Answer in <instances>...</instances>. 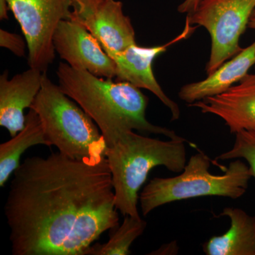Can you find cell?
<instances>
[{
	"mask_svg": "<svg viewBox=\"0 0 255 255\" xmlns=\"http://www.w3.org/2000/svg\"><path fill=\"white\" fill-rule=\"evenodd\" d=\"M4 213L13 255H88L119 226L107 159L92 164L59 152L28 157L13 174Z\"/></svg>",
	"mask_w": 255,
	"mask_h": 255,
	"instance_id": "cell-1",
	"label": "cell"
},
{
	"mask_svg": "<svg viewBox=\"0 0 255 255\" xmlns=\"http://www.w3.org/2000/svg\"><path fill=\"white\" fill-rule=\"evenodd\" d=\"M57 77L62 91L75 101L97 124L107 147L131 130L177 138L174 130L146 119L148 98L127 82H113L60 63Z\"/></svg>",
	"mask_w": 255,
	"mask_h": 255,
	"instance_id": "cell-2",
	"label": "cell"
},
{
	"mask_svg": "<svg viewBox=\"0 0 255 255\" xmlns=\"http://www.w3.org/2000/svg\"><path fill=\"white\" fill-rule=\"evenodd\" d=\"M185 142L182 137L162 140L131 130L107 147L105 157L112 172L116 208L121 214L140 217L139 191L152 169L163 166L175 173L184 170Z\"/></svg>",
	"mask_w": 255,
	"mask_h": 255,
	"instance_id": "cell-3",
	"label": "cell"
},
{
	"mask_svg": "<svg viewBox=\"0 0 255 255\" xmlns=\"http://www.w3.org/2000/svg\"><path fill=\"white\" fill-rule=\"evenodd\" d=\"M30 109L41 119L50 145L70 158L92 164L106 158L105 137L93 119L43 73L41 88Z\"/></svg>",
	"mask_w": 255,
	"mask_h": 255,
	"instance_id": "cell-4",
	"label": "cell"
},
{
	"mask_svg": "<svg viewBox=\"0 0 255 255\" xmlns=\"http://www.w3.org/2000/svg\"><path fill=\"white\" fill-rule=\"evenodd\" d=\"M211 159L199 151L191 156L184 170L173 177H155L139 194L144 216L164 204L203 196L236 199L246 194L252 176L249 166L241 159L233 161L223 174L209 171Z\"/></svg>",
	"mask_w": 255,
	"mask_h": 255,
	"instance_id": "cell-5",
	"label": "cell"
},
{
	"mask_svg": "<svg viewBox=\"0 0 255 255\" xmlns=\"http://www.w3.org/2000/svg\"><path fill=\"white\" fill-rule=\"evenodd\" d=\"M73 0H0V19L11 11L21 26L30 68L46 73L55 58L53 38L58 25L71 18Z\"/></svg>",
	"mask_w": 255,
	"mask_h": 255,
	"instance_id": "cell-6",
	"label": "cell"
},
{
	"mask_svg": "<svg viewBox=\"0 0 255 255\" xmlns=\"http://www.w3.org/2000/svg\"><path fill=\"white\" fill-rule=\"evenodd\" d=\"M255 10V0H201L196 11L187 16L191 25L203 26L211 38L208 75L243 48L240 39Z\"/></svg>",
	"mask_w": 255,
	"mask_h": 255,
	"instance_id": "cell-7",
	"label": "cell"
},
{
	"mask_svg": "<svg viewBox=\"0 0 255 255\" xmlns=\"http://www.w3.org/2000/svg\"><path fill=\"white\" fill-rule=\"evenodd\" d=\"M70 19L87 28L109 55L136 44L135 30L122 1L73 0Z\"/></svg>",
	"mask_w": 255,
	"mask_h": 255,
	"instance_id": "cell-8",
	"label": "cell"
},
{
	"mask_svg": "<svg viewBox=\"0 0 255 255\" xmlns=\"http://www.w3.org/2000/svg\"><path fill=\"white\" fill-rule=\"evenodd\" d=\"M55 52L65 63L77 70L100 78L117 77V65L87 28L72 19L58 25L53 38Z\"/></svg>",
	"mask_w": 255,
	"mask_h": 255,
	"instance_id": "cell-9",
	"label": "cell"
},
{
	"mask_svg": "<svg viewBox=\"0 0 255 255\" xmlns=\"http://www.w3.org/2000/svg\"><path fill=\"white\" fill-rule=\"evenodd\" d=\"M184 31L177 38L163 46L143 47L132 45L121 53L110 55L117 65L118 82H127L140 89H145L154 95L170 110L172 121H177L180 117V109L174 101L165 95L159 85L152 71V63L159 55L164 53L174 43L185 39L195 29L186 21Z\"/></svg>",
	"mask_w": 255,
	"mask_h": 255,
	"instance_id": "cell-10",
	"label": "cell"
},
{
	"mask_svg": "<svg viewBox=\"0 0 255 255\" xmlns=\"http://www.w3.org/2000/svg\"><path fill=\"white\" fill-rule=\"evenodd\" d=\"M189 107L220 117L231 133L255 129V71L248 73L227 91L198 101Z\"/></svg>",
	"mask_w": 255,
	"mask_h": 255,
	"instance_id": "cell-11",
	"label": "cell"
},
{
	"mask_svg": "<svg viewBox=\"0 0 255 255\" xmlns=\"http://www.w3.org/2000/svg\"><path fill=\"white\" fill-rule=\"evenodd\" d=\"M43 72L30 68L8 78V72L0 76V126L14 137L24 128L23 111L30 109L41 88Z\"/></svg>",
	"mask_w": 255,
	"mask_h": 255,
	"instance_id": "cell-12",
	"label": "cell"
},
{
	"mask_svg": "<svg viewBox=\"0 0 255 255\" xmlns=\"http://www.w3.org/2000/svg\"><path fill=\"white\" fill-rule=\"evenodd\" d=\"M255 65V41L225 62L201 81L184 85L179 92L180 100L188 105L219 95L241 82Z\"/></svg>",
	"mask_w": 255,
	"mask_h": 255,
	"instance_id": "cell-13",
	"label": "cell"
},
{
	"mask_svg": "<svg viewBox=\"0 0 255 255\" xmlns=\"http://www.w3.org/2000/svg\"><path fill=\"white\" fill-rule=\"evenodd\" d=\"M226 216L231 228L220 236H214L203 245L207 255H255V216L238 208L227 207L217 217Z\"/></svg>",
	"mask_w": 255,
	"mask_h": 255,
	"instance_id": "cell-14",
	"label": "cell"
},
{
	"mask_svg": "<svg viewBox=\"0 0 255 255\" xmlns=\"http://www.w3.org/2000/svg\"><path fill=\"white\" fill-rule=\"evenodd\" d=\"M38 145L51 146L45 135L41 119L34 110L29 109L22 130L0 145V187H4L18 168L23 152Z\"/></svg>",
	"mask_w": 255,
	"mask_h": 255,
	"instance_id": "cell-15",
	"label": "cell"
},
{
	"mask_svg": "<svg viewBox=\"0 0 255 255\" xmlns=\"http://www.w3.org/2000/svg\"><path fill=\"white\" fill-rule=\"evenodd\" d=\"M147 223L140 217L126 216L123 223L112 230L110 240L105 244L92 246L88 255H127L133 242L145 231Z\"/></svg>",
	"mask_w": 255,
	"mask_h": 255,
	"instance_id": "cell-16",
	"label": "cell"
},
{
	"mask_svg": "<svg viewBox=\"0 0 255 255\" xmlns=\"http://www.w3.org/2000/svg\"><path fill=\"white\" fill-rule=\"evenodd\" d=\"M216 159L220 160L245 159L249 164L252 176L255 179V129L242 130L236 133V140L232 148L218 156Z\"/></svg>",
	"mask_w": 255,
	"mask_h": 255,
	"instance_id": "cell-17",
	"label": "cell"
},
{
	"mask_svg": "<svg viewBox=\"0 0 255 255\" xmlns=\"http://www.w3.org/2000/svg\"><path fill=\"white\" fill-rule=\"evenodd\" d=\"M26 43L19 35L4 29L0 30V46L9 50L16 56L24 55Z\"/></svg>",
	"mask_w": 255,
	"mask_h": 255,
	"instance_id": "cell-18",
	"label": "cell"
},
{
	"mask_svg": "<svg viewBox=\"0 0 255 255\" xmlns=\"http://www.w3.org/2000/svg\"><path fill=\"white\" fill-rule=\"evenodd\" d=\"M201 1V0H184L178 6V11L181 14H187V16H191L197 9Z\"/></svg>",
	"mask_w": 255,
	"mask_h": 255,
	"instance_id": "cell-19",
	"label": "cell"
},
{
	"mask_svg": "<svg viewBox=\"0 0 255 255\" xmlns=\"http://www.w3.org/2000/svg\"><path fill=\"white\" fill-rule=\"evenodd\" d=\"M248 28L255 29V17H251L248 23Z\"/></svg>",
	"mask_w": 255,
	"mask_h": 255,
	"instance_id": "cell-20",
	"label": "cell"
},
{
	"mask_svg": "<svg viewBox=\"0 0 255 255\" xmlns=\"http://www.w3.org/2000/svg\"><path fill=\"white\" fill-rule=\"evenodd\" d=\"M252 17H255V10L254 11V12H253V16Z\"/></svg>",
	"mask_w": 255,
	"mask_h": 255,
	"instance_id": "cell-21",
	"label": "cell"
}]
</instances>
